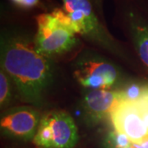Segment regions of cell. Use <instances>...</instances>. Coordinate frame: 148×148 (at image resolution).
<instances>
[{"mask_svg":"<svg viewBox=\"0 0 148 148\" xmlns=\"http://www.w3.org/2000/svg\"><path fill=\"white\" fill-rule=\"evenodd\" d=\"M73 73L86 90L125 88L124 75L116 64L98 52L85 50L73 63Z\"/></svg>","mask_w":148,"mask_h":148,"instance_id":"obj_5","label":"cell"},{"mask_svg":"<svg viewBox=\"0 0 148 148\" xmlns=\"http://www.w3.org/2000/svg\"><path fill=\"white\" fill-rule=\"evenodd\" d=\"M130 95V85L113 90H86L80 101L81 114L89 126H95L110 119L112 111Z\"/></svg>","mask_w":148,"mask_h":148,"instance_id":"obj_7","label":"cell"},{"mask_svg":"<svg viewBox=\"0 0 148 148\" xmlns=\"http://www.w3.org/2000/svg\"><path fill=\"white\" fill-rule=\"evenodd\" d=\"M102 148H143L138 143H131L127 138L114 130L109 132L102 143Z\"/></svg>","mask_w":148,"mask_h":148,"instance_id":"obj_11","label":"cell"},{"mask_svg":"<svg viewBox=\"0 0 148 148\" xmlns=\"http://www.w3.org/2000/svg\"><path fill=\"white\" fill-rule=\"evenodd\" d=\"M41 114L32 106H15L2 111L1 134L21 142L33 141L40 122Z\"/></svg>","mask_w":148,"mask_h":148,"instance_id":"obj_8","label":"cell"},{"mask_svg":"<svg viewBox=\"0 0 148 148\" xmlns=\"http://www.w3.org/2000/svg\"><path fill=\"white\" fill-rule=\"evenodd\" d=\"M127 31L138 57L148 70V23L138 14L128 12Z\"/></svg>","mask_w":148,"mask_h":148,"instance_id":"obj_9","label":"cell"},{"mask_svg":"<svg viewBox=\"0 0 148 148\" xmlns=\"http://www.w3.org/2000/svg\"><path fill=\"white\" fill-rule=\"evenodd\" d=\"M138 144H139L143 148H148V139L146 140V141H144V142H143V143H138Z\"/></svg>","mask_w":148,"mask_h":148,"instance_id":"obj_13","label":"cell"},{"mask_svg":"<svg viewBox=\"0 0 148 148\" xmlns=\"http://www.w3.org/2000/svg\"><path fill=\"white\" fill-rule=\"evenodd\" d=\"M0 69L11 77L22 102L36 108L44 106L56 78V69L52 58L37 50L35 37L23 32H3Z\"/></svg>","mask_w":148,"mask_h":148,"instance_id":"obj_1","label":"cell"},{"mask_svg":"<svg viewBox=\"0 0 148 148\" xmlns=\"http://www.w3.org/2000/svg\"><path fill=\"white\" fill-rule=\"evenodd\" d=\"M16 89L11 77L4 70L0 69V109L3 111L8 109Z\"/></svg>","mask_w":148,"mask_h":148,"instance_id":"obj_10","label":"cell"},{"mask_svg":"<svg viewBox=\"0 0 148 148\" xmlns=\"http://www.w3.org/2000/svg\"><path fill=\"white\" fill-rule=\"evenodd\" d=\"M92 3L94 4H97L98 6L101 5V0H90Z\"/></svg>","mask_w":148,"mask_h":148,"instance_id":"obj_14","label":"cell"},{"mask_svg":"<svg viewBox=\"0 0 148 148\" xmlns=\"http://www.w3.org/2000/svg\"><path fill=\"white\" fill-rule=\"evenodd\" d=\"M78 138L73 117L65 111L51 110L41 116L32 142L39 148H74Z\"/></svg>","mask_w":148,"mask_h":148,"instance_id":"obj_6","label":"cell"},{"mask_svg":"<svg viewBox=\"0 0 148 148\" xmlns=\"http://www.w3.org/2000/svg\"><path fill=\"white\" fill-rule=\"evenodd\" d=\"M12 3L21 8H32L39 3L40 0H10Z\"/></svg>","mask_w":148,"mask_h":148,"instance_id":"obj_12","label":"cell"},{"mask_svg":"<svg viewBox=\"0 0 148 148\" xmlns=\"http://www.w3.org/2000/svg\"><path fill=\"white\" fill-rule=\"evenodd\" d=\"M113 130L132 143L148 139V84L130 85V95L110 116Z\"/></svg>","mask_w":148,"mask_h":148,"instance_id":"obj_3","label":"cell"},{"mask_svg":"<svg viewBox=\"0 0 148 148\" xmlns=\"http://www.w3.org/2000/svg\"><path fill=\"white\" fill-rule=\"evenodd\" d=\"M63 3L64 10L71 19L77 36L123 62L132 63V58L127 50L100 21L90 0H63Z\"/></svg>","mask_w":148,"mask_h":148,"instance_id":"obj_2","label":"cell"},{"mask_svg":"<svg viewBox=\"0 0 148 148\" xmlns=\"http://www.w3.org/2000/svg\"><path fill=\"white\" fill-rule=\"evenodd\" d=\"M36 25V48L47 57L68 53L79 43L71 19L64 9L56 8L52 12L38 15Z\"/></svg>","mask_w":148,"mask_h":148,"instance_id":"obj_4","label":"cell"}]
</instances>
